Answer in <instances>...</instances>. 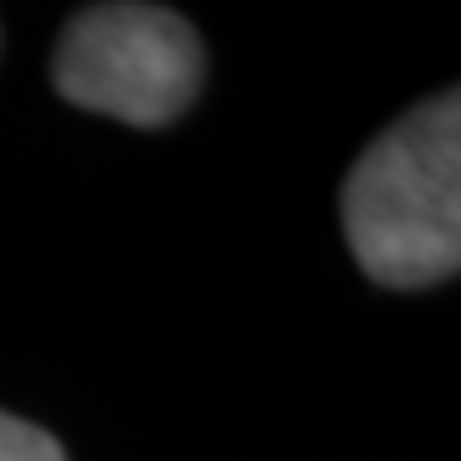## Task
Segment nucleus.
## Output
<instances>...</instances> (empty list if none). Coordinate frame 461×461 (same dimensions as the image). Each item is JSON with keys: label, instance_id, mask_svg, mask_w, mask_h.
Masks as SVG:
<instances>
[{"label": "nucleus", "instance_id": "nucleus-3", "mask_svg": "<svg viewBox=\"0 0 461 461\" xmlns=\"http://www.w3.org/2000/svg\"><path fill=\"white\" fill-rule=\"evenodd\" d=\"M0 461H67V456L41 426L0 411Z\"/></svg>", "mask_w": 461, "mask_h": 461}, {"label": "nucleus", "instance_id": "nucleus-2", "mask_svg": "<svg viewBox=\"0 0 461 461\" xmlns=\"http://www.w3.org/2000/svg\"><path fill=\"white\" fill-rule=\"evenodd\" d=\"M200 36L165 5H93L67 21L51 77L87 113L154 129L180 118L200 93Z\"/></svg>", "mask_w": 461, "mask_h": 461}, {"label": "nucleus", "instance_id": "nucleus-1", "mask_svg": "<svg viewBox=\"0 0 461 461\" xmlns=\"http://www.w3.org/2000/svg\"><path fill=\"white\" fill-rule=\"evenodd\" d=\"M344 236L384 287H430L461 262V108L420 103L359 154L344 185Z\"/></svg>", "mask_w": 461, "mask_h": 461}]
</instances>
